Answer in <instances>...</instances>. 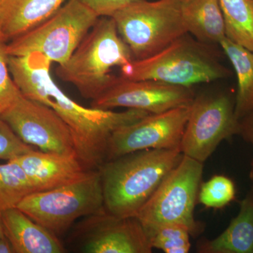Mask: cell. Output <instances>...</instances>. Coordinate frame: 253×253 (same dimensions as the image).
<instances>
[{"label": "cell", "mask_w": 253, "mask_h": 253, "mask_svg": "<svg viewBox=\"0 0 253 253\" xmlns=\"http://www.w3.org/2000/svg\"><path fill=\"white\" fill-rule=\"evenodd\" d=\"M201 253H253V196L241 203L238 215L215 239L202 240L197 246Z\"/></svg>", "instance_id": "ac0fdd59"}, {"label": "cell", "mask_w": 253, "mask_h": 253, "mask_svg": "<svg viewBox=\"0 0 253 253\" xmlns=\"http://www.w3.org/2000/svg\"><path fill=\"white\" fill-rule=\"evenodd\" d=\"M211 44L185 33L157 54L133 60L121 68V76L131 80H155L191 86L229 77Z\"/></svg>", "instance_id": "277c9868"}, {"label": "cell", "mask_w": 253, "mask_h": 253, "mask_svg": "<svg viewBox=\"0 0 253 253\" xmlns=\"http://www.w3.org/2000/svg\"><path fill=\"white\" fill-rule=\"evenodd\" d=\"M219 44L231 61L237 77L234 113L240 121L253 110V51L233 42L227 38Z\"/></svg>", "instance_id": "d6986e66"}, {"label": "cell", "mask_w": 253, "mask_h": 253, "mask_svg": "<svg viewBox=\"0 0 253 253\" xmlns=\"http://www.w3.org/2000/svg\"><path fill=\"white\" fill-rule=\"evenodd\" d=\"M6 44L0 42V116L22 95L10 74Z\"/></svg>", "instance_id": "cb8c5ba5"}, {"label": "cell", "mask_w": 253, "mask_h": 253, "mask_svg": "<svg viewBox=\"0 0 253 253\" xmlns=\"http://www.w3.org/2000/svg\"><path fill=\"white\" fill-rule=\"evenodd\" d=\"M195 97L191 86L169 84L155 80H131L113 76L104 92L92 100L94 109L123 107L149 113H160L188 106Z\"/></svg>", "instance_id": "4fadbf2b"}, {"label": "cell", "mask_w": 253, "mask_h": 253, "mask_svg": "<svg viewBox=\"0 0 253 253\" xmlns=\"http://www.w3.org/2000/svg\"><path fill=\"white\" fill-rule=\"evenodd\" d=\"M226 38L253 51V0H219Z\"/></svg>", "instance_id": "ffe728a7"}, {"label": "cell", "mask_w": 253, "mask_h": 253, "mask_svg": "<svg viewBox=\"0 0 253 253\" xmlns=\"http://www.w3.org/2000/svg\"><path fill=\"white\" fill-rule=\"evenodd\" d=\"M51 61L40 53L9 56L11 77L21 94L28 99L54 110L67 124L74 140L76 155L87 170L98 169L106 161L110 137L116 129L149 114L146 111L86 108L65 94L53 81Z\"/></svg>", "instance_id": "6da1fadb"}, {"label": "cell", "mask_w": 253, "mask_h": 253, "mask_svg": "<svg viewBox=\"0 0 253 253\" xmlns=\"http://www.w3.org/2000/svg\"><path fill=\"white\" fill-rule=\"evenodd\" d=\"M0 118L23 142L36 146L42 152L76 155L74 140L67 124L46 105L22 94Z\"/></svg>", "instance_id": "8fae6325"}, {"label": "cell", "mask_w": 253, "mask_h": 253, "mask_svg": "<svg viewBox=\"0 0 253 253\" xmlns=\"http://www.w3.org/2000/svg\"><path fill=\"white\" fill-rule=\"evenodd\" d=\"M4 234V229H3L2 217H1V211H0V236Z\"/></svg>", "instance_id": "f546056e"}, {"label": "cell", "mask_w": 253, "mask_h": 253, "mask_svg": "<svg viewBox=\"0 0 253 253\" xmlns=\"http://www.w3.org/2000/svg\"><path fill=\"white\" fill-rule=\"evenodd\" d=\"M239 133L234 104L224 93L195 96L179 149L183 155L204 163L219 144Z\"/></svg>", "instance_id": "30bf717a"}, {"label": "cell", "mask_w": 253, "mask_h": 253, "mask_svg": "<svg viewBox=\"0 0 253 253\" xmlns=\"http://www.w3.org/2000/svg\"><path fill=\"white\" fill-rule=\"evenodd\" d=\"M239 134H241L245 140L252 145L253 149V110L240 120ZM250 176L253 181V157Z\"/></svg>", "instance_id": "4316f807"}, {"label": "cell", "mask_w": 253, "mask_h": 253, "mask_svg": "<svg viewBox=\"0 0 253 253\" xmlns=\"http://www.w3.org/2000/svg\"><path fill=\"white\" fill-rule=\"evenodd\" d=\"M251 194H252V195L253 196V186L252 191H251Z\"/></svg>", "instance_id": "4dcf8cb0"}, {"label": "cell", "mask_w": 253, "mask_h": 253, "mask_svg": "<svg viewBox=\"0 0 253 253\" xmlns=\"http://www.w3.org/2000/svg\"><path fill=\"white\" fill-rule=\"evenodd\" d=\"M3 229L15 253H63L59 237L33 220L18 208L1 211Z\"/></svg>", "instance_id": "9a60e30c"}, {"label": "cell", "mask_w": 253, "mask_h": 253, "mask_svg": "<svg viewBox=\"0 0 253 253\" xmlns=\"http://www.w3.org/2000/svg\"><path fill=\"white\" fill-rule=\"evenodd\" d=\"M183 156L179 149H146L105 161L98 168L105 209L118 217H136Z\"/></svg>", "instance_id": "7a4b0ae2"}, {"label": "cell", "mask_w": 253, "mask_h": 253, "mask_svg": "<svg viewBox=\"0 0 253 253\" xmlns=\"http://www.w3.org/2000/svg\"><path fill=\"white\" fill-rule=\"evenodd\" d=\"M180 0H136L111 16L134 60L157 54L186 31Z\"/></svg>", "instance_id": "8992f818"}, {"label": "cell", "mask_w": 253, "mask_h": 253, "mask_svg": "<svg viewBox=\"0 0 253 253\" xmlns=\"http://www.w3.org/2000/svg\"><path fill=\"white\" fill-rule=\"evenodd\" d=\"M68 0H0V24L9 40L39 26Z\"/></svg>", "instance_id": "2e32d148"}, {"label": "cell", "mask_w": 253, "mask_h": 253, "mask_svg": "<svg viewBox=\"0 0 253 253\" xmlns=\"http://www.w3.org/2000/svg\"><path fill=\"white\" fill-rule=\"evenodd\" d=\"M66 240L68 249L81 253H151L144 227L136 217H121L105 208L76 222Z\"/></svg>", "instance_id": "9c48e42d"}, {"label": "cell", "mask_w": 253, "mask_h": 253, "mask_svg": "<svg viewBox=\"0 0 253 253\" xmlns=\"http://www.w3.org/2000/svg\"><path fill=\"white\" fill-rule=\"evenodd\" d=\"M34 149L33 146L23 142L0 118V159L12 161Z\"/></svg>", "instance_id": "d4e9b609"}, {"label": "cell", "mask_w": 253, "mask_h": 253, "mask_svg": "<svg viewBox=\"0 0 253 253\" xmlns=\"http://www.w3.org/2000/svg\"><path fill=\"white\" fill-rule=\"evenodd\" d=\"M7 41V38L5 36L2 28H1V24H0V42H6Z\"/></svg>", "instance_id": "f1b7e54d"}, {"label": "cell", "mask_w": 253, "mask_h": 253, "mask_svg": "<svg viewBox=\"0 0 253 253\" xmlns=\"http://www.w3.org/2000/svg\"><path fill=\"white\" fill-rule=\"evenodd\" d=\"M203 173L204 163L184 155L138 212L141 225L180 224L191 236L199 235L202 225L195 219L194 212Z\"/></svg>", "instance_id": "ba28073f"}, {"label": "cell", "mask_w": 253, "mask_h": 253, "mask_svg": "<svg viewBox=\"0 0 253 253\" xmlns=\"http://www.w3.org/2000/svg\"><path fill=\"white\" fill-rule=\"evenodd\" d=\"M235 195V185L231 179L214 175L201 185L198 198L206 208H221L231 202Z\"/></svg>", "instance_id": "603a6c76"}, {"label": "cell", "mask_w": 253, "mask_h": 253, "mask_svg": "<svg viewBox=\"0 0 253 253\" xmlns=\"http://www.w3.org/2000/svg\"><path fill=\"white\" fill-rule=\"evenodd\" d=\"M37 192L22 168L14 161L0 164V211L16 208L26 196Z\"/></svg>", "instance_id": "44dd1931"}, {"label": "cell", "mask_w": 253, "mask_h": 253, "mask_svg": "<svg viewBox=\"0 0 253 253\" xmlns=\"http://www.w3.org/2000/svg\"><path fill=\"white\" fill-rule=\"evenodd\" d=\"M104 207V192L98 169L68 185L28 195L18 209L51 233L61 237L78 219Z\"/></svg>", "instance_id": "5b68a950"}, {"label": "cell", "mask_w": 253, "mask_h": 253, "mask_svg": "<svg viewBox=\"0 0 253 253\" xmlns=\"http://www.w3.org/2000/svg\"><path fill=\"white\" fill-rule=\"evenodd\" d=\"M186 31L205 44H219L226 38L225 25L219 0H180Z\"/></svg>", "instance_id": "e0dca14e"}, {"label": "cell", "mask_w": 253, "mask_h": 253, "mask_svg": "<svg viewBox=\"0 0 253 253\" xmlns=\"http://www.w3.org/2000/svg\"><path fill=\"white\" fill-rule=\"evenodd\" d=\"M133 60L113 18L100 17L69 59L59 65L56 74L92 101L109 85L111 68H123Z\"/></svg>", "instance_id": "3957f363"}, {"label": "cell", "mask_w": 253, "mask_h": 253, "mask_svg": "<svg viewBox=\"0 0 253 253\" xmlns=\"http://www.w3.org/2000/svg\"><path fill=\"white\" fill-rule=\"evenodd\" d=\"M12 161L22 168L37 191L68 185L81 180L89 172L76 155L50 154L34 149Z\"/></svg>", "instance_id": "5bb4252c"}, {"label": "cell", "mask_w": 253, "mask_h": 253, "mask_svg": "<svg viewBox=\"0 0 253 253\" xmlns=\"http://www.w3.org/2000/svg\"><path fill=\"white\" fill-rule=\"evenodd\" d=\"M98 17H111L115 13L136 0H80Z\"/></svg>", "instance_id": "484cf974"}, {"label": "cell", "mask_w": 253, "mask_h": 253, "mask_svg": "<svg viewBox=\"0 0 253 253\" xmlns=\"http://www.w3.org/2000/svg\"><path fill=\"white\" fill-rule=\"evenodd\" d=\"M191 104L160 113H150L121 126L110 137L106 161L146 149H179Z\"/></svg>", "instance_id": "7c38bea8"}, {"label": "cell", "mask_w": 253, "mask_h": 253, "mask_svg": "<svg viewBox=\"0 0 253 253\" xmlns=\"http://www.w3.org/2000/svg\"><path fill=\"white\" fill-rule=\"evenodd\" d=\"M144 229L153 249L166 253H188L191 249V234L180 224H158L145 226Z\"/></svg>", "instance_id": "7402d4cb"}, {"label": "cell", "mask_w": 253, "mask_h": 253, "mask_svg": "<svg viewBox=\"0 0 253 253\" xmlns=\"http://www.w3.org/2000/svg\"><path fill=\"white\" fill-rule=\"evenodd\" d=\"M99 17L80 0H68L52 16L6 44L9 56L40 53L63 64L77 49Z\"/></svg>", "instance_id": "52a82bcc"}, {"label": "cell", "mask_w": 253, "mask_h": 253, "mask_svg": "<svg viewBox=\"0 0 253 253\" xmlns=\"http://www.w3.org/2000/svg\"><path fill=\"white\" fill-rule=\"evenodd\" d=\"M0 253H15L12 245L4 233L0 236Z\"/></svg>", "instance_id": "83f0119b"}]
</instances>
